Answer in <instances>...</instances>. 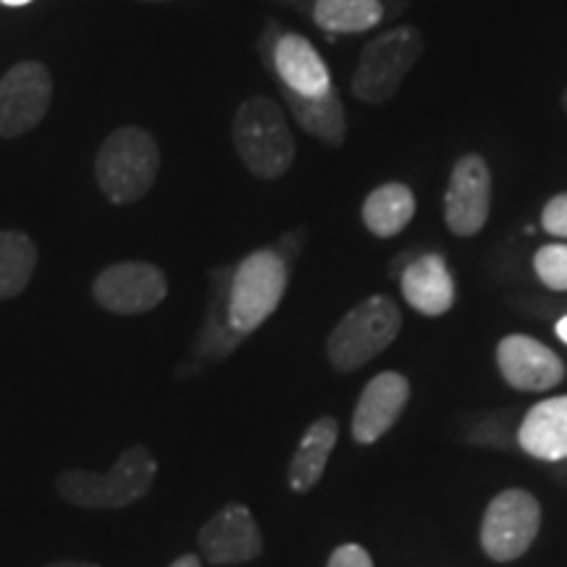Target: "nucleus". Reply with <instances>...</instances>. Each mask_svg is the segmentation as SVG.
<instances>
[{"label":"nucleus","mask_w":567,"mask_h":567,"mask_svg":"<svg viewBox=\"0 0 567 567\" xmlns=\"http://www.w3.org/2000/svg\"><path fill=\"white\" fill-rule=\"evenodd\" d=\"M158 476V460L147 446L134 444L113 463L109 473L63 471L55 478V492L69 505L84 509H122L142 499Z\"/></svg>","instance_id":"obj_1"},{"label":"nucleus","mask_w":567,"mask_h":567,"mask_svg":"<svg viewBox=\"0 0 567 567\" xmlns=\"http://www.w3.org/2000/svg\"><path fill=\"white\" fill-rule=\"evenodd\" d=\"M161 172V147L142 126H122L97 147L95 182L113 205H132L151 195Z\"/></svg>","instance_id":"obj_2"},{"label":"nucleus","mask_w":567,"mask_h":567,"mask_svg":"<svg viewBox=\"0 0 567 567\" xmlns=\"http://www.w3.org/2000/svg\"><path fill=\"white\" fill-rule=\"evenodd\" d=\"M231 140L247 172L258 179H279L295 163L297 145L287 113L266 95L247 97L234 113Z\"/></svg>","instance_id":"obj_3"},{"label":"nucleus","mask_w":567,"mask_h":567,"mask_svg":"<svg viewBox=\"0 0 567 567\" xmlns=\"http://www.w3.org/2000/svg\"><path fill=\"white\" fill-rule=\"evenodd\" d=\"M289 284L287 260L276 250L247 255L231 276L226 295V323L237 337L252 334L276 313Z\"/></svg>","instance_id":"obj_4"},{"label":"nucleus","mask_w":567,"mask_h":567,"mask_svg":"<svg viewBox=\"0 0 567 567\" xmlns=\"http://www.w3.org/2000/svg\"><path fill=\"white\" fill-rule=\"evenodd\" d=\"M402 313L394 300L384 295H373L347 313L334 326L326 342L331 365L342 373H352L371 363L389 344L400 337Z\"/></svg>","instance_id":"obj_5"},{"label":"nucleus","mask_w":567,"mask_h":567,"mask_svg":"<svg viewBox=\"0 0 567 567\" xmlns=\"http://www.w3.org/2000/svg\"><path fill=\"white\" fill-rule=\"evenodd\" d=\"M423 53V38L415 27H396L368 42L352 74V95L360 103H389L405 82L408 71Z\"/></svg>","instance_id":"obj_6"},{"label":"nucleus","mask_w":567,"mask_h":567,"mask_svg":"<svg viewBox=\"0 0 567 567\" xmlns=\"http://www.w3.org/2000/svg\"><path fill=\"white\" fill-rule=\"evenodd\" d=\"M542 528V505L534 494L523 488H507L494 496L484 523H481V547L496 563H509L526 555Z\"/></svg>","instance_id":"obj_7"},{"label":"nucleus","mask_w":567,"mask_h":567,"mask_svg":"<svg viewBox=\"0 0 567 567\" xmlns=\"http://www.w3.org/2000/svg\"><path fill=\"white\" fill-rule=\"evenodd\" d=\"M53 103V76L45 63L19 61L0 76V137L32 132Z\"/></svg>","instance_id":"obj_8"},{"label":"nucleus","mask_w":567,"mask_h":567,"mask_svg":"<svg viewBox=\"0 0 567 567\" xmlns=\"http://www.w3.org/2000/svg\"><path fill=\"white\" fill-rule=\"evenodd\" d=\"M168 295V279L158 266L126 260L103 268L92 281V297L116 316H140L158 308Z\"/></svg>","instance_id":"obj_9"},{"label":"nucleus","mask_w":567,"mask_h":567,"mask_svg":"<svg viewBox=\"0 0 567 567\" xmlns=\"http://www.w3.org/2000/svg\"><path fill=\"white\" fill-rule=\"evenodd\" d=\"M492 210V172L481 155H463L452 168L444 195V218L457 237H476Z\"/></svg>","instance_id":"obj_10"},{"label":"nucleus","mask_w":567,"mask_h":567,"mask_svg":"<svg viewBox=\"0 0 567 567\" xmlns=\"http://www.w3.org/2000/svg\"><path fill=\"white\" fill-rule=\"evenodd\" d=\"M197 547L210 565H239L250 563L264 551V536L250 509L231 502L200 528Z\"/></svg>","instance_id":"obj_11"},{"label":"nucleus","mask_w":567,"mask_h":567,"mask_svg":"<svg viewBox=\"0 0 567 567\" xmlns=\"http://www.w3.org/2000/svg\"><path fill=\"white\" fill-rule=\"evenodd\" d=\"M496 363L509 386L520 392H547L565 379V365L534 337L509 334L496 347Z\"/></svg>","instance_id":"obj_12"},{"label":"nucleus","mask_w":567,"mask_h":567,"mask_svg":"<svg viewBox=\"0 0 567 567\" xmlns=\"http://www.w3.org/2000/svg\"><path fill=\"white\" fill-rule=\"evenodd\" d=\"M271 66L284 95L321 97L334 90L323 59L302 34H279L271 48Z\"/></svg>","instance_id":"obj_13"},{"label":"nucleus","mask_w":567,"mask_h":567,"mask_svg":"<svg viewBox=\"0 0 567 567\" xmlns=\"http://www.w3.org/2000/svg\"><path fill=\"white\" fill-rule=\"evenodd\" d=\"M410 384L402 373L386 371L371 379L360 394L352 415V436L360 444H373L386 434L408 405Z\"/></svg>","instance_id":"obj_14"},{"label":"nucleus","mask_w":567,"mask_h":567,"mask_svg":"<svg viewBox=\"0 0 567 567\" xmlns=\"http://www.w3.org/2000/svg\"><path fill=\"white\" fill-rule=\"evenodd\" d=\"M402 295L408 305L423 316H444L455 305V279L442 255H417L402 271Z\"/></svg>","instance_id":"obj_15"},{"label":"nucleus","mask_w":567,"mask_h":567,"mask_svg":"<svg viewBox=\"0 0 567 567\" xmlns=\"http://www.w3.org/2000/svg\"><path fill=\"white\" fill-rule=\"evenodd\" d=\"M517 444L544 463L567 460V394L530 408L517 431Z\"/></svg>","instance_id":"obj_16"},{"label":"nucleus","mask_w":567,"mask_h":567,"mask_svg":"<svg viewBox=\"0 0 567 567\" xmlns=\"http://www.w3.org/2000/svg\"><path fill=\"white\" fill-rule=\"evenodd\" d=\"M339 439V425L334 417H318L308 425L300 439L292 463H289V486L297 494H308L321 484L326 465H329L331 452H334Z\"/></svg>","instance_id":"obj_17"},{"label":"nucleus","mask_w":567,"mask_h":567,"mask_svg":"<svg viewBox=\"0 0 567 567\" xmlns=\"http://www.w3.org/2000/svg\"><path fill=\"white\" fill-rule=\"evenodd\" d=\"M415 216V195L408 184L389 182L375 187L363 203V224L373 237H396Z\"/></svg>","instance_id":"obj_18"},{"label":"nucleus","mask_w":567,"mask_h":567,"mask_svg":"<svg viewBox=\"0 0 567 567\" xmlns=\"http://www.w3.org/2000/svg\"><path fill=\"white\" fill-rule=\"evenodd\" d=\"M287 97L289 109H292L297 124L305 132L313 134L316 140H321L323 145L339 147L347 137V122H344V105L339 101L337 90L326 92L321 97H297V95H284Z\"/></svg>","instance_id":"obj_19"},{"label":"nucleus","mask_w":567,"mask_h":567,"mask_svg":"<svg viewBox=\"0 0 567 567\" xmlns=\"http://www.w3.org/2000/svg\"><path fill=\"white\" fill-rule=\"evenodd\" d=\"M38 247L24 231H0V300H13L38 271Z\"/></svg>","instance_id":"obj_20"},{"label":"nucleus","mask_w":567,"mask_h":567,"mask_svg":"<svg viewBox=\"0 0 567 567\" xmlns=\"http://www.w3.org/2000/svg\"><path fill=\"white\" fill-rule=\"evenodd\" d=\"M384 19L381 0H316L313 21L331 34H358L373 30Z\"/></svg>","instance_id":"obj_21"},{"label":"nucleus","mask_w":567,"mask_h":567,"mask_svg":"<svg viewBox=\"0 0 567 567\" xmlns=\"http://www.w3.org/2000/svg\"><path fill=\"white\" fill-rule=\"evenodd\" d=\"M536 276L544 287L567 292V245H547L534 258Z\"/></svg>","instance_id":"obj_22"},{"label":"nucleus","mask_w":567,"mask_h":567,"mask_svg":"<svg viewBox=\"0 0 567 567\" xmlns=\"http://www.w3.org/2000/svg\"><path fill=\"white\" fill-rule=\"evenodd\" d=\"M542 226L549 234H555V237L567 239V193L551 197V200L544 205Z\"/></svg>","instance_id":"obj_23"},{"label":"nucleus","mask_w":567,"mask_h":567,"mask_svg":"<svg viewBox=\"0 0 567 567\" xmlns=\"http://www.w3.org/2000/svg\"><path fill=\"white\" fill-rule=\"evenodd\" d=\"M329 567H373V559L360 544H342L329 557Z\"/></svg>","instance_id":"obj_24"},{"label":"nucleus","mask_w":567,"mask_h":567,"mask_svg":"<svg viewBox=\"0 0 567 567\" xmlns=\"http://www.w3.org/2000/svg\"><path fill=\"white\" fill-rule=\"evenodd\" d=\"M168 567H203V563H200V557H197V555H184L179 559H174V563Z\"/></svg>","instance_id":"obj_25"},{"label":"nucleus","mask_w":567,"mask_h":567,"mask_svg":"<svg viewBox=\"0 0 567 567\" xmlns=\"http://www.w3.org/2000/svg\"><path fill=\"white\" fill-rule=\"evenodd\" d=\"M45 567H97V565L82 563V559H61V563H51V565H45Z\"/></svg>","instance_id":"obj_26"},{"label":"nucleus","mask_w":567,"mask_h":567,"mask_svg":"<svg viewBox=\"0 0 567 567\" xmlns=\"http://www.w3.org/2000/svg\"><path fill=\"white\" fill-rule=\"evenodd\" d=\"M557 337L563 339V342L567 344V316H563V318H559V321H557Z\"/></svg>","instance_id":"obj_27"},{"label":"nucleus","mask_w":567,"mask_h":567,"mask_svg":"<svg viewBox=\"0 0 567 567\" xmlns=\"http://www.w3.org/2000/svg\"><path fill=\"white\" fill-rule=\"evenodd\" d=\"M0 3H6V6H27V3H32V0H0Z\"/></svg>","instance_id":"obj_28"},{"label":"nucleus","mask_w":567,"mask_h":567,"mask_svg":"<svg viewBox=\"0 0 567 567\" xmlns=\"http://www.w3.org/2000/svg\"><path fill=\"white\" fill-rule=\"evenodd\" d=\"M140 3H172V0H140Z\"/></svg>","instance_id":"obj_29"},{"label":"nucleus","mask_w":567,"mask_h":567,"mask_svg":"<svg viewBox=\"0 0 567 567\" xmlns=\"http://www.w3.org/2000/svg\"><path fill=\"white\" fill-rule=\"evenodd\" d=\"M563 109H565V113H567V87H565V92H563Z\"/></svg>","instance_id":"obj_30"}]
</instances>
